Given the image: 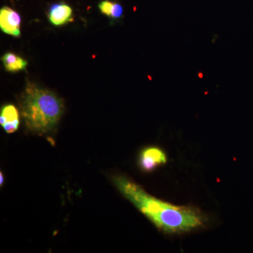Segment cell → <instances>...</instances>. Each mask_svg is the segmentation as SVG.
Returning <instances> with one entry per match:
<instances>
[{
  "label": "cell",
  "instance_id": "9c48e42d",
  "mask_svg": "<svg viewBox=\"0 0 253 253\" xmlns=\"http://www.w3.org/2000/svg\"><path fill=\"white\" fill-rule=\"evenodd\" d=\"M0 179H1V181H0V184H1V186L2 185L3 183H4V176L2 175V173H0Z\"/></svg>",
  "mask_w": 253,
  "mask_h": 253
},
{
  "label": "cell",
  "instance_id": "ba28073f",
  "mask_svg": "<svg viewBox=\"0 0 253 253\" xmlns=\"http://www.w3.org/2000/svg\"><path fill=\"white\" fill-rule=\"evenodd\" d=\"M100 11L109 17L119 18L122 16V6L118 3L110 1H103L99 4Z\"/></svg>",
  "mask_w": 253,
  "mask_h": 253
},
{
  "label": "cell",
  "instance_id": "277c9868",
  "mask_svg": "<svg viewBox=\"0 0 253 253\" xmlns=\"http://www.w3.org/2000/svg\"><path fill=\"white\" fill-rule=\"evenodd\" d=\"M166 162V154L157 147H149L143 150L139 157V165L146 172L154 170L155 168Z\"/></svg>",
  "mask_w": 253,
  "mask_h": 253
},
{
  "label": "cell",
  "instance_id": "5b68a950",
  "mask_svg": "<svg viewBox=\"0 0 253 253\" xmlns=\"http://www.w3.org/2000/svg\"><path fill=\"white\" fill-rule=\"evenodd\" d=\"M19 113L13 105H6L1 109L0 125L8 134L14 133L19 126Z\"/></svg>",
  "mask_w": 253,
  "mask_h": 253
},
{
  "label": "cell",
  "instance_id": "52a82bcc",
  "mask_svg": "<svg viewBox=\"0 0 253 253\" xmlns=\"http://www.w3.org/2000/svg\"><path fill=\"white\" fill-rule=\"evenodd\" d=\"M2 61L4 68L9 72L22 71L28 65L26 60L11 52L6 53L3 56Z\"/></svg>",
  "mask_w": 253,
  "mask_h": 253
},
{
  "label": "cell",
  "instance_id": "6da1fadb",
  "mask_svg": "<svg viewBox=\"0 0 253 253\" xmlns=\"http://www.w3.org/2000/svg\"><path fill=\"white\" fill-rule=\"evenodd\" d=\"M113 182L121 194L161 230L182 233L204 225L205 218L196 208L174 206L153 197L123 176H114Z\"/></svg>",
  "mask_w": 253,
  "mask_h": 253
},
{
  "label": "cell",
  "instance_id": "8992f818",
  "mask_svg": "<svg viewBox=\"0 0 253 253\" xmlns=\"http://www.w3.org/2000/svg\"><path fill=\"white\" fill-rule=\"evenodd\" d=\"M48 16L50 22L54 26H62L73 21L72 9L63 3L55 4L50 8Z\"/></svg>",
  "mask_w": 253,
  "mask_h": 253
},
{
  "label": "cell",
  "instance_id": "7a4b0ae2",
  "mask_svg": "<svg viewBox=\"0 0 253 253\" xmlns=\"http://www.w3.org/2000/svg\"><path fill=\"white\" fill-rule=\"evenodd\" d=\"M20 106L26 127L41 134L54 130L64 110L62 101L56 94L32 83L26 86Z\"/></svg>",
  "mask_w": 253,
  "mask_h": 253
},
{
  "label": "cell",
  "instance_id": "3957f363",
  "mask_svg": "<svg viewBox=\"0 0 253 253\" xmlns=\"http://www.w3.org/2000/svg\"><path fill=\"white\" fill-rule=\"evenodd\" d=\"M21 16L14 10L9 7L0 10V28L1 31L9 36H21Z\"/></svg>",
  "mask_w": 253,
  "mask_h": 253
}]
</instances>
